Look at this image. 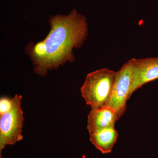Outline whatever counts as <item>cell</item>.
Returning a JSON list of instances; mask_svg holds the SVG:
<instances>
[{
    "instance_id": "6da1fadb",
    "label": "cell",
    "mask_w": 158,
    "mask_h": 158,
    "mask_svg": "<svg viewBox=\"0 0 158 158\" xmlns=\"http://www.w3.org/2000/svg\"><path fill=\"white\" fill-rule=\"evenodd\" d=\"M48 23L51 29L44 39L36 44L30 42L26 48L34 73L42 77L49 71L73 62V50L81 47L88 34L87 18L76 9L68 14L51 15Z\"/></svg>"
},
{
    "instance_id": "7a4b0ae2",
    "label": "cell",
    "mask_w": 158,
    "mask_h": 158,
    "mask_svg": "<svg viewBox=\"0 0 158 158\" xmlns=\"http://www.w3.org/2000/svg\"><path fill=\"white\" fill-rule=\"evenodd\" d=\"M116 72L107 68L88 73L81 87V94L91 109L106 106L110 98Z\"/></svg>"
},
{
    "instance_id": "3957f363",
    "label": "cell",
    "mask_w": 158,
    "mask_h": 158,
    "mask_svg": "<svg viewBox=\"0 0 158 158\" xmlns=\"http://www.w3.org/2000/svg\"><path fill=\"white\" fill-rule=\"evenodd\" d=\"M22 96L16 94L9 112L0 116V151L7 145H13L23 139V112L21 108Z\"/></svg>"
},
{
    "instance_id": "277c9868",
    "label": "cell",
    "mask_w": 158,
    "mask_h": 158,
    "mask_svg": "<svg viewBox=\"0 0 158 158\" xmlns=\"http://www.w3.org/2000/svg\"><path fill=\"white\" fill-rule=\"evenodd\" d=\"M132 85V75L130 59L116 72L110 98L105 106L114 110L119 118L126 110L127 102L131 96Z\"/></svg>"
},
{
    "instance_id": "5b68a950",
    "label": "cell",
    "mask_w": 158,
    "mask_h": 158,
    "mask_svg": "<svg viewBox=\"0 0 158 158\" xmlns=\"http://www.w3.org/2000/svg\"><path fill=\"white\" fill-rule=\"evenodd\" d=\"M131 60L132 85L131 94L148 82L158 79V57Z\"/></svg>"
},
{
    "instance_id": "8992f818",
    "label": "cell",
    "mask_w": 158,
    "mask_h": 158,
    "mask_svg": "<svg viewBox=\"0 0 158 158\" xmlns=\"http://www.w3.org/2000/svg\"><path fill=\"white\" fill-rule=\"evenodd\" d=\"M119 117L115 111L106 106L91 109L88 116L87 129L89 135L106 129L115 128Z\"/></svg>"
},
{
    "instance_id": "52a82bcc",
    "label": "cell",
    "mask_w": 158,
    "mask_h": 158,
    "mask_svg": "<svg viewBox=\"0 0 158 158\" xmlns=\"http://www.w3.org/2000/svg\"><path fill=\"white\" fill-rule=\"evenodd\" d=\"M118 132L115 128L106 129L90 135V141L103 154L112 152L118 138Z\"/></svg>"
},
{
    "instance_id": "ba28073f",
    "label": "cell",
    "mask_w": 158,
    "mask_h": 158,
    "mask_svg": "<svg viewBox=\"0 0 158 158\" xmlns=\"http://www.w3.org/2000/svg\"><path fill=\"white\" fill-rule=\"evenodd\" d=\"M14 97H2L0 99V116L8 113L11 110L14 104Z\"/></svg>"
}]
</instances>
